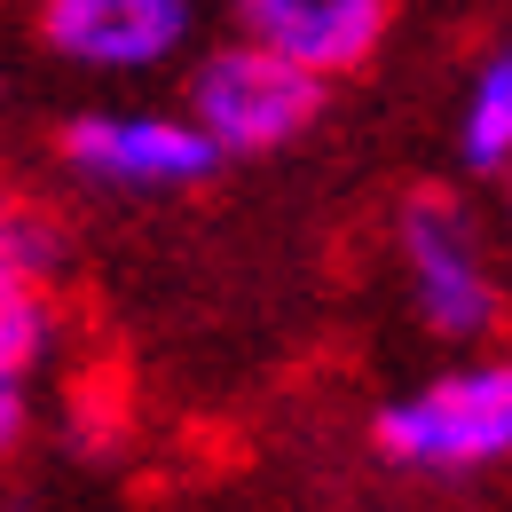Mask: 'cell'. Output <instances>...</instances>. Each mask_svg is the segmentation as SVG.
<instances>
[{"instance_id": "3957f363", "label": "cell", "mask_w": 512, "mask_h": 512, "mask_svg": "<svg viewBox=\"0 0 512 512\" xmlns=\"http://www.w3.org/2000/svg\"><path fill=\"white\" fill-rule=\"evenodd\" d=\"M56 158L95 197H190L221 166V150L182 103H95L64 119Z\"/></svg>"}, {"instance_id": "5b68a950", "label": "cell", "mask_w": 512, "mask_h": 512, "mask_svg": "<svg viewBox=\"0 0 512 512\" xmlns=\"http://www.w3.org/2000/svg\"><path fill=\"white\" fill-rule=\"evenodd\" d=\"M32 32L64 71L134 87L190 56L197 0H32Z\"/></svg>"}, {"instance_id": "ba28073f", "label": "cell", "mask_w": 512, "mask_h": 512, "mask_svg": "<svg viewBox=\"0 0 512 512\" xmlns=\"http://www.w3.org/2000/svg\"><path fill=\"white\" fill-rule=\"evenodd\" d=\"M64 339V308H56V276H24L0 268V386H32L48 371Z\"/></svg>"}, {"instance_id": "8992f818", "label": "cell", "mask_w": 512, "mask_h": 512, "mask_svg": "<svg viewBox=\"0 0 512 512\" xmlns=\"http://www.w3.org/2000/svg\"><path fill=\"white\" fill-rule=\"evenodd\" d=\"M394 8L386 0H229V32L276 48L284 64L316 71L323 87L363 71L386 48Z\"/></svg>"}, {"instance_id": "30bf717a", "label": "cell", "mask_w": 512, "mask_h": 512, "mask_svg": "<svg viewBox=\"0 0 512 512\" xmlns=\"http://www.w3.org/2000/svg\"><path fill=\"white\" fill-rule=\"evenodd\" d=\"M24 426H32V402H24V386H0V465L24 449Z\"/></svg>"}, {"instance_id": "277c9868", "label": "cell", "mask_w": 512, "mask_h": 512, "mask_svg": "<svg viewBox=\"0 0 512 512\" xmlns=\"http://www.w3.org/2000/svg\"><path fill=\"white\" fill-rule=\"evenodd\" d=\"M182 111L205 127V142L221 158H276V150H292L323 119V79L284 64L276 48L229 32V40H213L190 64Z\"/></svg>"}, {"instance_id": "52a82bcc", "label": "cell", "mask_w": 512, "mask_h": 512, "mask_svg": "<svg viewBox=\"0 0 512 512\" xmlns=\"http://www.w3.org/2000/svg\"><path fill=\"white\" fill-rule=\"evenodd\" d=\"M457 166L489 182L512 166V40H497L457 95Z\"/></svg>"}, {"instance_id": "6da1fadb", "label": "cell", "mask_w": 512, "mask_h": 512, "mask_svg": "<svg viewBox=\"0 0 512 512\" xmlns=\"http://www.w3.org/2000/svg\"><path fill=\"white\" fill-rule=\"evenodd\" d=\"M371 442L386 465L426 473V481H473V473L512 465V339L465 347L449 371L379 402Z\"/></svg>"}, {"instance_id": "8fae6325", "label": "cell", "mask_w": 512, "mask_h": 512, "mask_svg": "<svg viewBox=\"0 0 512 512\" xmlns=\"http://www.w3.org/2000/svg\"><path fill=\"white\" fill-rule=\"evenodd\" d=\"M497 245H505V268H512V166L497 174Z\"/></svg>"}, {"instance_id": "7a4b0ae2", "label": "cell", "mask_w": 512, "mask_h": 512, "mask_svg": "<svg viewBox=\"0 0 512 512\" xmlns=\"http://www.w3.org/2000/svg\"><path fill=\"white\" fill-rule=\"evenodd\" d=\"M394 268L426 339L489 347L505 331V260L497 229L457 190H410L394 205Z\"/></svg>"}, {"instance_id": "9c48e42d", "label": "cell", "mask_w": 512, "mask_h": 512, "mask_svg": "<svg viewBox=\"0 0 512 512\" xmlns=\"http://www.w3.org/2000/svg\"><path fill=\"white\" fill-rule=\"evenodd\" d=\"M0 268L24 276H64V221L48 213V197L0 182Z\"/></svg>"}]
</instances>
